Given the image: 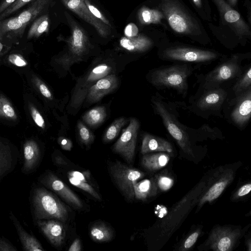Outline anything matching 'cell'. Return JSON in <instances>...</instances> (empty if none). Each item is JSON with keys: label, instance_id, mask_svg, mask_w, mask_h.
<instances>
[{"label": "cell", "instance_id": "obj_1", "mask_svg": "<svg viewBox=\"0 0 251 251\" xmlns=\"http://www.w3.org/2000/svg\"><path fill=\"white\" fill-rule=\"evenodd\" d=\"M195 69L190 63H175L153 69L149 72V81L159 90L172 89L185 97L188 78Z\"/></svg>", "mask_w": 251, "mask_h": 251}, {"label": "cell", "instance_id": "obj_2", "mask_svg": "<svg viewBox=\"0 0 251 251\" xmlns=\"http://www.w3.org/2000/svg\"><path fill=\"white\" fill-rule=\"evenodd\" d=\"M230 93V88L224 86L212 88L199 87L196 94L190 98L188 108L205 119L211 116L223 118L222 112Z\"/></svg>", "mask_w": 251, "mask_h": 251}, {"label": "cell", "instance_id": "obj_3", "mask_svg": "<svg viewBox=\"0 0 251 251\" xmlns=\"http://www.w3.org/2000/svg\"><path fill=\"white\" fill-rule=\"evenodd\" d=\"M154 113L162 119L166 129L186 153L193 155V151L187 131L188 127L181 124L177 118L176 112L165 98L156 93L151 99Z\"/></svg>", "mask_w": 251, "mask_h": 251}, {"label": "cell", "instance_id": "obj_4", "mask_svg": "<svg viewBox=\"0 0 251 251\" xmlns=\"http://www.w3.org/2000/svg\"><path fill=\"white\" fill-rule=\"evenodd\" d=\"M249 57L247 54H232L206 74L197 75L200 87L203 88H216L224 86L228 82L235 81L244 71V69L242 65L243 61Z\"/></svg>", "mask_w": 251, "mask_h": 251}, {"label": "cell", "instance_id": "obj_5", "mask_svg": "<svg viewBox=\"0 0 251 251\" xmlns=\"http://www.w3.org/2000/svg\"><path fill=\"white\" fill-rule=\"evenodd\" d=\"M33 206L36 220L56 219L64 222L69 216V209L51 192L43 188L36 189Z\"/></svg>", "mask_w": 251, "mask_h": 251}, {"label": "cell", "instance_id": "obj_6", "mask_svg": "<svg viewBox=\"0 0 251 251\" xmlns=\"http://www.w3.org/2000/svg\"><path fill=\"white\" fill-rule=\"evenodd\" d=\"M71 28V36L67 40V50L57 60L64 69H69L74 63L82 60L87 53L90 42L85 30L66 15Z\"/></svg>", "mask_w": 251, "mask_h": 251}, {"label": "cell", "instance_id": "obj_7", "mask_svg": "<svg viewBox=\"0 0 251 251\" xmlns=\"http://www.w3.org/2000/svg\"><path fill=\"white\" fill-rule=\"evenodd\" d=\"M159 56L161 59L164 61L205 64L220 58L221 54L208 50L175 46L163 50Z\"/></svg>", "mask_w": 251, "mask_h": 251}, {"label": "cell", "instance_id": "obj_8", "mask_svg": "<svg viewBox=\"0 0 251 251\" xmlns=\"http://www.w3.org/2000/svg\"><path fill=\"white\" fill-rule=\"evenodd\" d=\"M227 120L240 129H244L251 117V87L227 99L223 109Z\"/></svg>", "mask_w": 251, "mask_h": 251}, {"label": "cell", "instance_id": "obj_9", "mask_svg": "<svg viewBox=\"0 0 251 251\" xmlns=\"http://www.w3.org/2000/svg\"><path fill=\"white\" fill-rule=\"evenodd\" d=\"M161 9L171 27L176 32L193 34L199 26L176 0H161Z\"/></svg>", "mask_w": 251, "mask_h": 251}, {"label": "cell", "instance_id": "obj_10", "mask_svg": "<svg viewBox=\"0 0 251 251\" xmlns=\"http://www.w3.org/2000/svg\"><path fill=\"white\" fill-rule=\"evenodd\" d=\"M111 176L125 199L128 201L134 200V185L145 176L144 173L117 161L109 167Z\"/></svg>", "mask_w": 251, "mask_h": 251}, {"label": "cell", "instance_id": "obj_11", "mask_svg": "<svg viewBox=\"0 0 251 251\" xmlns=\"http://www.w3.org/2000/svg\"><path fill=\"white\" fill-rule=\"evenodd\" d=\"M111 71L109 65L103 63L92 69L83 77L79 78L75 87L71 97V106L77 109L86 99L88 90L99 79L108 75Z\"/></svg>", "mask_w": 251, "mask_h": 251}, {"label": "cell", "instance_id": "obj_12", "mask_svg": "<svg viewBox=\"0 0 251 251\" xmlns=\"http://www.w3.org/2000/svg\"><path fill=\"white\" fill-rule=\"evenodd\" d=\"M140 124L134 118L129 120L127 127L123 132L113 147V151L121 155L128 163L132 162L136 148V144Z\"/></svg>", "mask_w": 251, "mask_h": 251}, {"label": "cell", "instance_id": "obj_13", "mask_svg": "<svg viewBox=\"0 0 251 251\" xmlns=\"http://www.w3.org/2000/svg\"><path fill=\"white\" fill-rule=\"evenodd\" d=\"M241 235L240 228L219 226L211 231L207 242L210 249L216 251H230Z\"/></svg>", "mask_w": 251, "mask_h": 251}, {"label": "cell", "instance_id": "obj_14", "mask_svg": "<svg viewBox=\"0 0 251 251\" xmlns=\"http://www.w3.org/2000/svg\"><path fill=\"white\" fill-rule=\"evenodd\" d=\"M64 5L80 18L93 26L102 37H107L110 33L108 25L96 18L89 11L83 0H61Z\"/></svg>", "mask_w": 251, "mask_h": 251}, {"label": "cell", "instance_id": "obj_15", "mask_svg": "<svg viewBox=\"0 0 251 251\" xmlns=\"http://www.w3.org/2000/svg\"><path fill=\"white\" fill-rule=\"evenodd\" d=\"M226 23L239 37L249 36L251 32L249 25L240 14L233 9L224 0H213Z\"/></svg>", "mask_w": 251, "mask_h": 251}, {"label": "cell", "instance_id": "obj_16", "mask_svg": "<svg viewBox=\"0 0 251 251\" xmlns=\"http://www.w3.org/2000/svg\"><path fill=\"white\" fill-rule=\"evenodd\" d=\"M41 181L72 206L77 208L82 207L83 203L78 196L53 174H48Z\"/></svg>", "mask_w": 251, "mask_h": 251}, {"label": "cell", "instance_id": "obj_17", "mask_svg": "<svg viewBox=\"0 0 251 251\" xmlns=\"http://www.w3.org/2000/svg\"><path fill=\"white\" fill-rule=\"evenodd\" d=\"M36 223L51 244L60 247L64 244L66 229L62 221L56 219L37 220Z\"/></svg>", "mask_w": 251, "mask_h": 251}, {"label": "cell", "instance_id": "obj_18", "mask_svg": "<svg viewBox=\"0 0 251 251\" xmlns=\"http://www.w3.org/2000/svg\"><path fill=\"white\" fill-rule=\"evenodd\" d=\"M118 79L115 75H108L99 79L88 90L86 97L87 102L94 103L117 87Z\"/></svg>", "mask_w": 251, "mask_h": 251}, {"label": "cell", "instance_id": "obj_19", "mask_svg": "<svg viewBox=\"0 0 251 251\" xmlns=\"http://www.w3.org/2000/svg\"><path fill=\"white\" fill-rule=\"evenodd\" d=\"M233 178V171L230 169L226 170L201 197L198 204L199 208H201L206 202L211 203L219 197L232 182Z\"/></svg>", "mask_w": 251, "mask_h": 251}, {"label": "cell", "instance_id": "obj_20", "mask_svg": "<svg viewBox=\"0 0 251 251\" xmlns=\"http://www.w3.org/2000/svg\"><path fill=\"white\" fill-rule=\"evenodd\" d=\"M141 152L143 154L155 152L171 153L173 152V148L171 144L166 139L146 133L143 137Z\"/></svg>", "mask_w": 251, "mask_h": 251}, {"label": "cell", "instance_id": "obj_21", "mask_svg": "<svg viewBox=\"0 0 251 251\" xmlns=\"http://www.w3.org/2000/svg\"><path fill=\"white\" fill-rule=\"evenodd\" d=\"M120 45L122 48L130 52H143L151 48L153 42L146 36L138 34L133 37H122Z\"/></svg>", "mask_w": 251, "mask_h": 251}, {"label": "cell", "instance_id": "obj_22", "mask_svg": "<svg viewBox=\"0 0 251 251\" xmlns=\"http://www.w3.org/2000/svg\"><path fill=\"white\" fill-rule=\"evenodd\" d=\"M18 16L0 20V39L22 36L25 28Z\"/></svg>", "mask_w": 251, "mask_h": 251}, {"label": "cell", "instance_id": "obj_23", "mask_svg": "<svg viewBox=\"0 0 251 251\" xmlns=\"http://www.w3.org/2000/svg\"><path fill=\"white\" fill-rule=\"evenodd\" d=\"M170 156L165 152L145 154L142 157L141 164L150 171H156L165 167L169 163Z\"/></svg>", "mask_w": 251, "mask_h": 251}, {"label": "cell", "instance_id": "obj_24", "mask_svg": "<svg viewBox=\"0 0 251 251\" xmlns=\"http://www.w3.org/2000/svg\"><path fill=\"white\" fill-rule=\"evenodd\" d=\"M133 187L135 198L142 201L155 196L158 189L155 177L137 182Z\"/></svg>", "mask_w": 251, "mask_h": 251}, {"label": "cell", "instance_id": "obj_25", "mask_svg": "<svg viewBox=\"0 0 251 251\" xmlns=\"http://www.w3.org/2000/svg\"><path fill=\"white\" fill-rule=\"evenodd\" d=\"M10 217L16 227L20 240L23 249L26 251H43V248L40 242L32 235L28 234L23 228L17 219L12 214Z\"/></svg>", "mask_w": 251, "mask_h": 251}, {"label": "cell", "instance_id": "obj_26", "mask_svg": "<svg viewBox=\"0 0 251 251\" xmlns=\"http://www.w3.org/2000/svg\"><path fill=\"white\" fill-rule=\"evenodd\" d=\"M51 0H35L18 16L19 20L25 26L33 22L43 12Z\"/></svg>", "mask_w": 251, "mask_h": 251}, {"label": "cell", "instance_id": "obj_27", "mask_svg": "<svg viewBox=\"0 0 251 251\" xmlns=\"http://www.w3.org/2000/svg\"><path fill=\"white\" fill-rule=\"evenodd\" d=\"M39 149L36 143L32 141L26 142L24 148L25 170L28 171L35 167L39 160Z\"/></svg>", "mask_w": 251, "mask_h": 251}, {"label": "cell", "instance_id": "obj_28", "mask_svg": "<svg viewBox=\"0 0 251 251\" xmlns=\"http://www.w3.org/2000/svg\"><path fill=\"white\" fill-rule=\"evenodd\" d=\"M137 16L139 22L142 25L159 24L164 17L161 11L145 6L139 10Z\"/></svg>", "mask_w": 251, "mask_h": 251}, {"label": "cell", "instance_id": "obj_29", "mask_svg": "<svg viewBox=\"0 0 251 251\" xmlns=\"http://www.w3.org/2000/svg\"><path fill=\"white\" fill-rule=\"evenodd\" d=\"M90 234L92 239L97 242H108L113 236V231L111 228L101 222L92 226Z\"/></svg>", "mask_w": 251, "mask_h": 251}, {"label": "cell", "instance_id": "obj_30", "mask_svg": "<svg viewBox=\"0 0 251 251\" xmlns=\"http://www.w3.org/2000/svg\"><path fill=\"white\" fill-rule=\"evenodd\" d=\"M50 27V19L47 14L35 19L32 23L27 33V38L28 39L38 38L44 33H47Z\"/></svg>", "mask_w": 251, "mask_h": 251}, {"label": "cell", "instance_id": "obj_31", "mask_svg": "<svg viewBox=\"0 0 251 251\" xmlns=\"http://www.w3.org/2000/svg\"><path fill=\"white\" fill-rule=\"evenodd\" d=\"M106 116V111L104 106L94 107L86 112L82 117L83 121L88 126L95 127L101 124Z\"/></svg>", "mask_w": 251, "mask_h": 251}, {"label": "cell", "instance_id": "obj_32", "mask_svg": "<svg viewBox=\"0 0 251 251\" xmlns=\"http://www.w3.org/2000/svg\"><path fill=\"white\" fill-rule=\"evenodd\" d=\"M251 87V65L250 64L244 69L242 75L235 81L230 88L233 96H237Z\"/></svg>", "mask_w": 251, "mask_h": 251}, {"label": "cell", "instance_id": "obj_33", "mask_svg": "<svg viewBox=\"0 0 251 251\" xmlns=\"http://www.w3.org/2000/svg\"><path fill=\"white\" fill-rule=\"evenodd\" d=\"M127 121V119L124 117H120L115 120L106 130L103 137V141L109 142L113 140Z\"/></svg>", "mask_w": 251, "mask_h": 251}, {"label": "cell", "instance_id": "obj_34", "mask_svg": "<svg viewBox=\"0 0 251 251\" xmlns=\"http://www.w3.org/2000/svg\"><path fill=\"white\" fill-rule=\"evenodd\" d=\"M68 177L70 182L72 185L86 192L95 199L99 201L101 200V197L88 183L69 175H68Z\"/></svg>", "mask_w": 251, "mask_h": 251}, {"label": "cell", "instance_id": "obj_35", "mask_svg": "<svg viewBox=\"0 0 251 251\" xmlns=\"http://www.w3.org/2000/svg\"><path fill=\"white\" fill-rule=\"evenodd\" d=\"M77 129L80 141L83 144L89 145L93 142L94 139L93 134L82 122H78Z\"/></svg>", "mask_w": 251, "mask_h": 251}, {"label": "cell", "instance_id": "obj_36", "mask_svg": "<svg viewBox=\"0 0 251 251\" xmlns=\"http://www.w3.org/2000/svg\"><path fill=\"white\" fill-rule=\"evenodd\" d=\"M154 177L158 189L162 191H167L173 186L174 179L167 174H158Z\"/></svg>", "mask_w": 251, "mask_h": 251}, {"label": "cell", "instance_id": "obj_37", "mask_svg": "<svg viewBox=\"0 0 251 251\" xmlns=\"http://www.w3.org/2000/svg\"><path fill=\"white\" fill-rule=\"evenodd\" d=\"M35 0H16L11 5L0 14V20L4 19L16 12L25 5L32 3Z\"/></svg>", "mask_w": 251, "mask_h": 251}, {"label": "cell", "instance_id": "obj_38", "mask_svg": "<svg viewBox=\"0 0 251 251\" xmlns=\"http://www.w3.org/2000/svg\"><path fill=\"white\" fill-rule=\"evenodd\" d=\"M0 115L10 119H15V111L7 100L0 98Z\"/></svg>", "mask_w": 251, "mask_h": 251}, {"label": "cell", "instance_id": "obj_39", "mask_svg": "<svg viewBox=\"0 0 251 251\" xmlns=\"http://www.w3.org/2000/svg\"><path fill=\"white\" fill-rule=\"evenodd\" d=\"M83 1L90 12L96 18L110 27H112V25L108 20L95 5L91 2L90 0H83Z\"/></svg>", "mask_w": 251, "mask_h": 251}, {"label": "cell", "instance_id": "obj_40", "mask_svg": "<svg viewBox=\"0 0 251 251\" xmlns=\"http://www.w3.org/2000/svg\"><path fill=\"white\" fill-rule=\"evenodd\" d=\"M11 162L9 154L0 149V176L10 168Z\"/></svg>", "mask_w": 251, "mask_h": 251}, {"label": "cell", "instance_id": "obj_41", "mask_svg": "<svg viewBox=\"0 0 251 251\" xmlns=\"http://www.w3.org/2000/svg\"><path fill=\"white\" fill-rule=\"evenodd\" d=\"M200 233V229H198L191 233L184 241L179 250L187 251L191 249L197 241Z\"/></svg>", "mask_w": 251, "mask_h": 251}, {"label": "cell", "instance_id": "obj_42", "mask_svg": "<svg viewBox=\"0 0 251 251\" xmlns=\"http://www.w3.org/2000/svg\"><path fill=\"white\" fill-rule=\"evenodd\" d=\"M30 113L35 123L39 127L44 128L45 126V122L40 113L32 106L30 108Z\"/></svg>", "mask_w": 251, "mask_h": 251}, {"label": "cell", "instance_id": "obj_43", "mask_svg": "<svg viewBox=\"0 0 251 251\" xmlns=\"http://www.w3.org/2000/svg\"><path fill=\"white\" fill-rule=\"evenodd\" d=\"M68 175L87 183L91 181L90 173L88 171L83 172L71 171L68 172Z\"/></svg>", "mask_w": 251, "mask_h": 251}, {"label": "cell", "instance_id": "obj_44", "mask_svg": "<svg viewBox=\"0 0 251 251\" xmlns=\"http://www.w3.org/2000/svg\"><path fill=\"white\" fill-rule=\"evenodd\" d=\"M9 62L18 67H24L27 65V62L20 55L17 54H11L8 58Z\"/></svg>", "mask_w": 251, "mask_h": 251}, {"label": "cell", "instance_id": "obj_45", "mask_svg": "<svg viewBox=\"0 0 251 251\" xmlns=\"http://www.w3.org/2000/svg\"><path fill=\"white\" fill-rule=\"evenodd\" d=\"M139 30L134 23L128 24L124 30V34L126 37H133L138 35Z\"/></svg>", "mask_w": 251, "mask_h": 251}, {"label": "cell", "instance_id": "obj_46", "mask_svg": "<svg viewBox=\"0 0 251 251\" xmlns=\"http://www.w3.org/2000/svg\"><path fill=\"white\" fill-rule=\"evenodd\" d=\"M251 190V184L250 183H247L242 186L236 192L234 196V199H238L244 197L248 195Z\"/></svg>", "mask_w": 251, "mask_h": 251}, {"label": "cell", "instance_id": "obj_47", "mask_svg": "<svg viewBox=\"0 0 251 251\" xmlns=\"http://www.w3.org/2000/svg\"><path fill=\"white\" fill-rule=\"evenodd\" d=\"M39 89L43 96L49 99H52V95L48 87L42 82L38 83Z\"/></svg>", "mask_w": 251, "mask_h": 251}, {"label": "cell", "instance_id": "obj_48", "mask_svg": "<svg viewBox=\"0 0 251 251\" xmlns=\"http://www.w3.org/2000/svg\"><path fill=\"white\" fill-rule=\"evenodd\" d=\"M58 142L61 148L66 151H70L73 147L71 141L66 138L60 137L58 139Z\"/></svg>", "mask_w": 251, "mask_h": 251}, {"label": "cell", "instance_id": "obj_49", "mask_svg": "<svg viewBox=\"0 0 251 251\" xmlns=\"http://www.w3.org/2000/svg\"><path fill=\"white\" fill-rule=\"evenodd\" d=\"M16 249L13 248L11 245L5 242L4 240L0 238V251H15Z\"/></svg>", "mask_w": 251, "mask_h": 251}, {"label": "cell", "instance_id": "obj_50", "mask_svg": "<svg viewBox=\"0 0 251 251\" xmlns=\"http://www.w3.org/2000/svg\"><path fill=\"white\" fill-rule=\"evenodd\" d=\"M16 0H3L0 4V14L11 5Z\"/></svg>", "mask_w": 251, "mask_h": 251}, {"label": "cell", "instance_id": "obj_51", "mask_svg": "<svg viewBox=\"0 0 251 251\" xmlns=\"http://www.w3.org/2000/svg\"><path fill=\"white\" fill-rule=\"evenodd\" d=\"M81 249V245L80 240L78 238L75 239L72 243L70 248L69 251H80Z\"/></svg>", "mask_w": 251, "mask_h": 251}, {"label": "cell", "instance_id": "obj_52", "mask_svg": "<svg viewBox=\"0 0 251 251\" xmlns=\"http://www.w3.org/2000/svg\"><path fill=\"white\" fill-rule=\"evenodd\" d=\"M55 161L57 164L65 165L67 164V163L65 161V160L61 157L58 156L55 159Z\"/></svg>", "mask_w": 251, "mask_h": 251}, {"label": "cell", "instance_id": "obj_53", "mask_svg": "<svg viewBox=\"0 0 251 251\" xmlns=\"http://www.w3.org/2000/svg\"><path fill=\"white\" fill-rule=\"evenodd\" d=\"M196 6L200 8L201 6V0H192Z\"/></svg>", "mask_w": 251, "mask_h": 251}, {"label": "cell", "instance_id": "obj_54", "mask_svg": "<svg viewBox=\"0 0 251 251\" xmlns=\"http://www.w3.org/2000/svg\"><path fill=\"white\" fill-rule=\"evenodd\" d=\"M230 5L234 6L237 2V0H228Z\"/></svg>", "mask_w": 251, "mask_h": 251}, {"label": "cell", "instance_id": "obj_55", "mask_svg": "<svg viewBox=\"0 0 251 251\" xmlns=\"http://www.w3.org/2000/svg\"><path fill=\"white\" fill-rule=\"evenodd\" d=\"M3 49V45L0 42V52Z\"/></svg>", "mask_w": 251, "mask_h": 251}]
</instances>
